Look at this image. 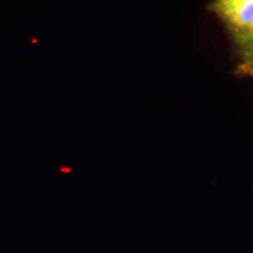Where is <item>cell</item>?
I'll return each instance as SVG.
<instances>
[{"label": "cell", "mask_w": 253, "mask_h": 253, "mask_svg": "<svg viewBox=\"0 0 253 253\" xmlns=\"http://www.w3.org/2000/svg\"><path fill=\"white\" fill-rule=\"evenodd\" d=\"M214 9L240 46L253 49V0H217Z\"/></svg>", "instance_id": "6da1fadb"}, {"label": "cell", "mask_w": 253, "mask_h": 253, "mask_svg": "<svg viewBox=\"0 0 253 253\" xmlns=\"http://www.w3.org/2000/svg\"><path fill=\"white\" fill-rule=\"evenodd\" d=\"M238 71L242 75L253 78V49L249 50L245 60L240 63Z\"/></svg>", "instance_id": "7a4b0ae2"}]
</instances>
